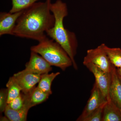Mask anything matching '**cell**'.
Instances as JSON below:
<instances>
[{
  "label": "cell",
  "mask_w": 121,
  "mask_h": 121,
  "mask_svg": "<svg viewBox=\"0 0 121 121\" xmlns=\"http://www.w3.org/2000/svg\"><path fill=\"white\" fill-rule=\"evenodd\" d=\"M51 0L36 2L24 10L18 18L13 35L41 41L46 32L54 26L55 19L50 9Z\"/></svg>",
  "instance_id": "obj_1"
},
{
  "label": "cell",
  "mask_w": 121,
  "mask_h": 121,
  "mask_svg": "<svg viewBox=\"0 0 121 121\" xmlns=\"http://www.w3.org/2000/svg\"><path fill=\"white\" fill-rule=\"evenodd\" d=\"M50 9L55 17V24L46 35L61 45L71 59L74 69L77 70L75 57L77 54L78 40L75 34L66 29L64 25V18L68 15L67 5L61 0H57L51 3Z\"/></svg>",
  "instance_id": "obj_2"
},
{
  "label": "cell",
  "mask_w": 121,
  "mask_h": 121,
  "mask_svg": "<svg viewBox=\"0 0 121 121\" xmlns=\"http://www.w3.org/2000/svg\"><path fill=\"white\" fill-rule=\"evenodd\" d=\"M32 46L31 51L40 55L51 66L59 68L64 71L73 66L71 59L61 45L47 36Z\"/></svg>",
  "instance_id": "obj_3"
},
{
  "label": "cell",
  "mask_w": 121,
  "mask_h": 121,
  "mask_svg": "<svg viewBox=\"0 0 121 121\" xmlns=\"http://www.w3.org/2000/svg\"><path fill=\"white\" fill-rule=\"evenodd\" d=\"M105 45L102 43L95 48L87 50L83 59V65L91 63L104 71L111 72L113 65L106 52Z\"/></svg>",
  "instance_id": "obj_4"
},
{
  "label": "cell",
  "mask_w": 121,
  "mask_h": 121,
  "mask_svg": "<svg viewBox=\"0 0 121 121\" xmlns=\"http://www.w3.org/2000/svg\"><path fill=\"white\" fill-rule=\"evenodd\" d=\"M107 101V100L103 95L97 84L95 83L87 103L82 113L76 121H84L86 118Z\"/></svg>",
  "instance_id": "obj_5"
},
{
  "label": "cell",
  "mask_w": 121,
  "mask_h": 121,
  "mask_svg": "<svg viewBox=\"0 0 121 121\" xmlns=\"http://www.w3.org/2000/svg\"><path fill=\"white\" fill-rule=\"evenodd\" d=\"M84 65L94 76L95 82L107 100L110 98L109 90L111 80V72L104 71L91 63Z\"/></svg>",
  "instance_id": "obj_6"
},
{
  "label": "cell",
  "mask_w": 121,
  "mask_h": 121,
  "mask_svg": "<svg viewBox=\"0 0 121 121\" xmlns=\"http://www.w3.org/2000/svg\"><path fill=\"white\" fill-rule=\"evenodd\" d=\"M52 70V66L42 56L36 52L31 51L29 61L26 63L25 69L22 71L41 75Z\"/></svg>",
  "instance_id": "obj_7"
},
{
  "label": "cell",
  "mask_w": 121,
  "mask_h": 121,
  "mask_svg": "<svg viewBox=\"0 0 121 121\" xmlns=\"http://www.w3.org/2000/svg\"><path fill=\"white\" fill-rule=\"evenodd\" d=\"M21 87L22 92L28 94L39 83L41 75L21 71L13 76Z\"/></svg>",
  "instance_id": "obj_8"
},
{
  "label": "cell",
  "mask_w": 121,
  "mask_h": 121,
  "mask_svg": "<svg viewBox=\"0 0 121 121\" xmlns=\"http://www.w3.org/2000/svg\"><path fill=\"white\" fill-rule=\"evenodd\" d=\"M24 10L14 13L1 12L0 13V36L4 35H13V31L18 18Z\"/></svg>",
  "instance_id": "obj_9"
},
{
  "label": "cell",
  "mask_w": 121,
  "mask_h": 121,
  "mask_svg": "<svg viewBox=\"0 0 121 121\" xmlns=\"http://www.w3.org/2000/svg\"><path fill=\"white\" fill-rule=\"evenodd\" d=\"M116 67L113 65L109 95L111 100L119 108H121V81L117 72Z\"/></svg>",
  "instance_id": "obj_10"
},
{
  "label": "cell",
  "mask_w": 121,
  "mask_h": 121,
  "mask_svg": "<svg viewBox=\"0 0 121 121\" xmlns=\"http://www.w3.org/2000/svg\"><path fill=\"white\" fill-rule=\"evenodd\" d=\"M23 94L24 106L29 109L30 108L45 102L50 95L37 86L35 87L28 94Z\"/></svg>",
  "instance_id": "obj_11"
},
{
  "label": "cell",
  "mask_w": 121,
  "mask_h": 121,
  "mask_svg": "<svg viewBox=\"0 0 121 121\" xmlns=\"http://www.w3.org/2000/svg\"><path fill=\"white\" fill-rule=\"evenodd\" d=\"M102 121H121V109L110 98L104 107Z\"/></svg>",
  "instance_id": "obj_12"
},
{
  "label": "cell",
  "mask_w": 121,
  "mask_h": 121,
  "mask_svg": "<svg viewBox=\"0 0 121 121\" xmlns=\"http://www.w3.org/2000/svg\"><path fill=\"white\" fill-rule=\"evenodd\" d=\"M59 72L56 73H49L41 75L37 87L44 93L50 95L52 94L51 86L53 80L56 76L60 74Z\"/></svg>",
  "instance_id": "obj_13"
},
{
  "label": "cell",
  "mask_w": 121,
  "mask_h": 121,
  "mask_svg": "<svg viewBox=\"0 0 121 121\" xmlns=\"http://www.w3.org/2000/svg\"><path fill=\"white\" fill-rule=\"evenodd\" d=\"M29 109L24 106L19 110H15L7 105L4 112L5 116L11 121H25Z\"/></svg>",
  "instance_id": "obj_14"
},
{
  "label": "cell",
  "mask_w": 121,
  "mask_h": 121,
  "mask_svg": "<svg viewBox=\"0 0 121 121\" xmlns=\"http://www.w3.org/2000/svg\"><path fill=\"white\" fill-rule=\"evenodd\" d=\"M8 89V104L19 95L22 89L13 76L10 77L6 84Z\"/></svg>",
  "instance_id": "obj_15"
},
{
  "label": "cell",
  "mask_w": 121,
  "mask_h": 121,
  "mask_svg": "<svg viewBox=\"0 0 121 121\" xmlns=\"http://www.w3.org/2000/svg\"><path fill=\"white\" fill-rule=\"evenodd\" d=\"M105 48L112 64L117 68H121V48H109L106 45Z\"/></svg>",
  "instance_id": "obj_16"
},
{
  "label": "cell",
  "mask_w": 121,
  "mask_h": 121,
  "mask_svg": "<svg viewBox=\"0 0 121 121\" xmlns=\"http://www.w3.org/2000/svg\"><path fill=\"white\" fill-rule=\"evenodd\" d=\"M39 0H12V7L9 11L14 13L23 11Z\"/></svg>",
  "instance_id": "obj_17"
},
{
  "label": "cell",
  "mask_w": 121,
  "mask_h": 121,
  "mask_svg": "<svg viewBox=\"0 0 121 121\" xmlns=\"http://www.w3.org/2000/svg\"><path fill=\"white\" fill-rule=\"evenodd\" d=\"M8 105L15 110H19L23 108L25 106L23 94L21 93L17 97L11 100L8 103Z\"/></svg>",
  "instance_id": "obj_18"
},
{
  "label": "cell",
  "mask_w": 121,
  "mask_h": 121,
  "mask_svg": "<svg viewBox=\"0 0 121 121\" xmlns=\"http://www.w3.org/2000/svg\"><path fill=\"white\" fill-rule=\"evenodd\" d=\"M106 102H107L99 107L86 118L84 121H102L103 111Z\"/></svg>",
  "instance_id": "obj_19"
},
{
  "label": "cell",
  "mask_w": 121,
  "mask_h": 121,
  "mask_svg": "<svg viewBox=\"0 0 121 121\" xmlns=\"http://www.w3.org/2000/svg\"><path fill=\"white\" fill-rule=\"evenodd\" d=\"M8 104V89H2L0 91V113L4 112Z\"/></svg>",
  "instance_id": "obj_20"
},
{
  "label": "cell",
  "mask_w": 121,
  "mask_h": 121,
  "mask_svg": "<svg viewBox=\"0 0 121 121\" xmlns=\"http://www.w3.org/2000/svg\"><path fill=\"white\" fill-rule=\"evenodd\" d=\"M0 121H9L8 118L6 116L5 117H0Z\"/></svg>",
  "instance_id": "obj_21"
},
{
  "label": "cell",
  "mask_w": 121,
  "mask_h": 121,
  "mask_svg": "<svg viewBox=\"0 0 121 121\" xmlns=\"http://www.w3.org/2000/svg\"><path fill=\"white\" fill-rule=\"evenodd\" d=\"M117 69L118 74L119 76H121V68H117Z\"/></svg>",
  "instance_id": "obj_22"
},
{
  "label": "cell",
  "mask_w": 121,
  "mask_h": 121,
  "mask_svg": "<svg viewBox=\"0 0 121 121\" xmlns=\"http://www.w3.org/2000/svg\"><path fill=\"white\" fill-rule=\"evenodd\" d=\"M118 76H119V78H120V79H121V76H119V75H118Z\"/></svg>",
  "instance_id": "obj_23"
},
{
  "label": "cell",
  "mask_w": 121,
  "mask_h": 121,
  "mask_svg": "<svg viewBox=\"0 0 121 121\" xmlns=\"http://www.w3.org/2000/svg\"><path fill=\"white\" fill-rule=\"evenodd\" d=\"M120 109H121V108Z\"/></svg>",
  "instance_id": "obj_24"
}]
</instances>
